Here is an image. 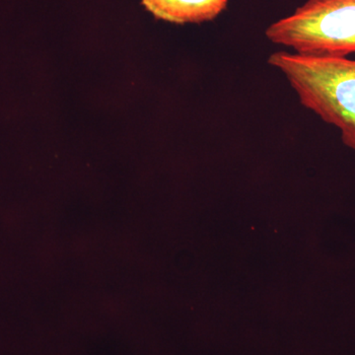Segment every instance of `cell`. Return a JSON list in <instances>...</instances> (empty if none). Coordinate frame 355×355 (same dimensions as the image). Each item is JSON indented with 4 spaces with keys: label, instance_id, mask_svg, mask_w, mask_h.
Masks as SVG:
<instances>
[{
    "label": "cell",
    "instance_id": "3",
    "mask_svg": "<svg viewBox=\"0 0 355 355\" xmlns=\"http://www.w3.org/2000/svg\"><path fill=\"white\" fill-rule=\"evenodd\" d=\"M229 0H142L147 10L158 19L184 24L216 19Z\"/></svg>",
    "mask_w": 355,
    "mask_h": 355
},
{
    "label": "cell",
    "instance_id": "2",
    "mask_svg": "<svg viewBox=\"0 0 355 355\" xmlns=\"http://www.w3.org/2000/svg\"><path fill=\"white\" fill-rule=\"evenodd\" d=\"M266 36L305 57L347 58L355 53V0H307Z\"/></svg>",
    "mask_w": 355,
    "mask_h": 355
},
{
    "label": "cell",
    "instance_id": "1",
    "mask_svg": "<svg viewBox=\"0 0 355 355\" xmlns=\"http://www.w3.org/2000/svg\"><path fill=\"white\" fill-rule=\"evenodd\" d=\"M268 62L286 77L301 104L338 128L355 151V60L277 51Z\"/></svg>",
    "mask_w": 355,
    "mask_h": 355
}]
</instances>
